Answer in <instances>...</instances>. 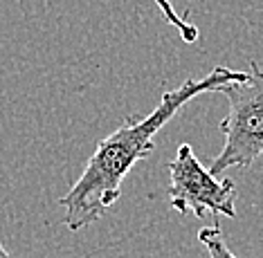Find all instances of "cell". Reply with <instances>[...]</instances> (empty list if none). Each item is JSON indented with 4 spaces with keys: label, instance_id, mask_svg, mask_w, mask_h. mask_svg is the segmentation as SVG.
Segmentation results:
<instances>
[{
    "label": "cell",
    "instance_id": "7a4b0ae2",
    "mask_svg": "<svg viewBox=\"0 0 263 258\" xmlns=\"http://www.w3.org/2000/svg\"><path fill=\"white\" fill-rule=\"evenodd\" d=\"M218 94L227 99V115L220 122L223 148L209 166L216 177L230 169H250L263 157V68L252 61L245 79L227 83Z\"/></svg>",
    "mask_w": 263,
    "mask_h": 258
},
{
    "label": "cell",
    "instance_id": "8992f818",
    "mask_svg": "<svg viewBox=\"0 0 263 258\" xmlns=\"http://www.w3.org/2000/svg\"><path fill=\"white\" fill-rule=\"evenodd\" d=\"M0 258H14V256H11L9 251H7V247L3 245V241H0Z\"/></svg>",
    "mask_w": 263,
    "mask_h": 258
},
{
    "label": "cell",
    "instance_id": "277c9868",
    "mask_svg": "<svg viewBox=\"0 0 263 258\" xmlns=\"http://www.w3.org/2000/svg\"><path fill=\"white\" fill-rule=\"evenodd\" d=\"M198 241H200L202 247L207 249L209 258H238L234 251L227 247L225 236H223L220 225H218V215H214L212 227H202V229L198 231Z\"/></svg>",
    "mask_w": 263,
    "mask_h": 258
},
{
    "label": "cell",
    "instance_id": "6da1fadb",
    "mask_svg": "<svg viewBox=\"0 0 263 258\" xmlns=\"http://www.w3.org/2000/svg\"><path fill=\"white\" fill-rule=\"evenodd\" d=\"M241 79H245V70L218 65L200 79H187L178 88L164 90L160 104L148 115H128L108 137L97 144L79 180L63 197H59V205L65 209L63 225L70 231H79L99 223L119 200L122 184L133 166L153 153L155 135L191 99L205 92H218L227 83Z\"/></svg>",
    "mask_w": 263,
    "mask_h": 258
},
{
    "label": "cell",
    "instance_id": "3957f363",
    "mask_svg": "<svg viewBox=\"0 0 263 258\" xmlns=\"http://www.w3.org/2000/svg\"><path fill=\"white\" fill-rule=\"evenodd\" d=\"M169 202L182 215L236 218V184L230 177L212 175L196 157L191 144H180L169 162Z\"/></svg>",
    "mask_w": 263,
    "mask_h": 258
},
{
    "label": "cell",
    "instance_id": "5b68a950",
    "mask_svg": "<svg viewBox=\"0 0 263 258\" xmlns=\"http://www.w3.org/2000/svg\"><path fill=\"white\" fill-rule=\"evenodd\" d=\"M155 3V7L160 9V14L164 16V21L169 23V25L176 29L178 34H180V38L184 41V43H196L198 41V36H200V32H198V27L194 25V23H189L184 16H180L176 11V7L171 5V0H153Z\"/></svg>",
    "mask_w": 263,
    "mask_h": 258
}]
</instances>
